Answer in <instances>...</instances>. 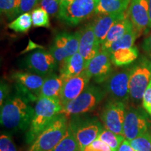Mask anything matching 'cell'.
<instances>
[{"instance_id": "cell-1", "label": "cell", "mask_w": 151, "mask_h": 151, "mask_svg": "<svg viewBox=\"0 0 151 151\" xmlns=\"http://www.w3.org/2000/svg\"><path fill=\"white\" fill-rule=\"evenodd\" d=\"M35 109L22 96L9 98L1 107V124L14 131H25L29 129Z\"/></svg>"}, {"instance_id": "cell-2", "label": "cell", "mask_w": 151, "mask_h": 151, "mask_svg": "<svg viewBox=\"0 0 151 151\" xmlns=\"http://www.w3.org/2000/svg\"><path fill=\"white\" fill-rule=\"evenodd\" d=\"M63 105L60 98L39 97L35 107V113L26 136L28 143H32L36 138L57 117L62 114Z\"/></svg>"}, {"instance_id": "cell-3", "label": "cell", "mask_w": 151, "mask_h": 151, "mask_svg": "<svg viewBox=\"0 0 151 151\" xmlns=\"http://www.w3.org/2000/svg\"><path fill=\"white\" fill-rule=\"evenodd\" d=\"M151 81V60L141 56L131 67L129 74V97L136 105L140 104L147 87Z\"/></svg>"}, {"instance_id": "cell-4", "label": "cell", "mask_w": 151, "mask_h": 151, "mask_svg": "<svg viewBox=\"0 0 151 151\" xmlns=\"http://www.w3.org/2000/svg\"><path fill=\"white\" fill-rule=\"evenodd\" d=\"M67 118L60 114L30 145L28 151H50L65 136L68 128Z\"/></svg>"}, {"instance_id": "cell-5", "label": "cell", "mask_w": 151, "mask_h": 151, "mask_svg": "<svg viewBox=\"0 0 151 151\" xmlns=\"http://www.w3.org/2000/svg\"><path fill=\"white\" fill-rule=\"evenodd\" d=\"M99 0H73L60 5L58 18L69 26H75L95 14Z\"/></svg>"}, {"instance_id": "cell-6", "label": "cell", "mask_w": 151, "mask_h": 151, "mask_svg": "<svg viewBox=\"0 0 151 151\" xmlns=\"http://www.w3.org/2000/svg\"><path fill=\"white\" fill-rule=\"evenodd\" d=\"M105 96V92L95 86H88L78 97L63 106L62 114L65 117L83 114L95 108Z\"/></svg>"}, {"instance_id": "cell-7", "label": "cell", "mask_w": 151, "mask_h": 151, "mask_svg": "<svg viewBox=\"0 0 151 151\" xmlns=\"http://www.w3.org/2000/svg\"><path fill=\"white\" fill-rule=\"evenodd\" d=\"M148 115L141 108H129L126 110L123 136L127 140L131 141L148 132L150 125Z\"/></svg>"}, {"instance_id": "cell-8", "label": "cell", "mask_w": 151, "mask_h": 151, "mask_svg": "<svg viewBox=\"0 0 151 151\" xmlns=\"http://www.w3.org/2000/svg\"><path fill=\"white\" fill-rule=\"evenodd\" d=\"M79 42V31L75 33L62 32L55 36L49 52L60 64L67 58L78 52Z\"/></svg>"}, {"instance_id": "cell-9", "label": "cell", "mask_w": 151, "mask_h": 151, "mask_svg": "<svg viewBox=\"0 0 151 151\" xmlns=\"http://www.w3.org/2000/svg\"><path fill=\"white\" fill-rule=\"evenodd\" d=\"M125 113V103L115 100L109 101L105 105L101 113V120L105 129L116 134L123 136Z\"/></svg>"}, {"instance_id": "cell-10", "label": "cell", "mask_w": 151, "mask_h": 151, "mask_svg": "<svg viewBox=\"0 0 151 151\" xmlns=\"http://www.w3.org/2000/svg\"><path fill=\"white\" fill-rule=\"evenodd\" d=\"M131 67L112 73L105 81L106 90L112 100L126 103L129 98V81Z\"/></svg>"}, {"instance_id": "cell-11", "label": "cell", "mask_w": 151, "mask_h": 151, "mask_svg": "<svg viewBox=\"0 0 151 151\" xmlns=\"http://www.w3.org/2000/svg\"><path fill=\"white\" fill-rule=\"evenodd\" d=\"M11 78L18 84L19 89L25 94L27 100L34 101L40 97L41 90L45 80L43 76L32 73L15 71L11 75Z\"/></svg>"}, {"instance_id": "cell-12", "label": "cell", "mask_w": 151, "mask_h": 151, "mask_svg": "<svg viewBox=\"0 0 151 151\" xmlns=\"http://www.w3.org/2000/svg\"><path fill=\"white\" fill-rule=\"evenodd\" d=\"M127 14L139 35L150 32L148 0H130Z\"/></svg>"}, {"instance_id": "cell-13", "label": "cell", "mask_w": 151, "mask_h": 151, "mask_svg": "<svg viewBox=\"0 0 151 151\" xmlns=\"http://www.w3.org/2000/svg\"><path fill=\"white\" fill-rule=\"evenodd\" d=\"M57 62L50 52L39 50L32 52L25 60L26 67L41 76H48L57 68Z\"/></svg>"}, {"instance_id": "cell-14", "label": "cell", "mask_w": 151, "mask_h": 151, "mask_svg": "<svg viewBox=\"0 0 151 151\" xmlns=\"http://www.w3.org/2000/svg\"><path fill=\"white\" fill-rule=\"evenodd\" d=\"M110 55L105 50L100 52L87 63L86 71L97 83L105 82L113 72Z\"/></svg>"}, {"instance_id": "cell-15", "label": "cell", "mask_w": 151, "mask_h": 151, "mask_svg": "<svg viewBox=\"0 0 151 151\" xmlns=\"http://www.w3.org/2000/svg\"><path fill=\"white\" fill-rule=\"evenodd\" d=\"M90 79L91 78L85 69L79 75L64 81L60 96V99L63 106L78 97L88 88Z\"/></svg>"}, {"instance_id": "cell-16", "label": "cell", "mask_w": 151, "mask_h": 151, "mask_svg": "<svg viewBox=\"0 0 151 151\" xmlns=\"http://www.w3.org/2000/svg\"><path fill=\"white\" fill-rule=\"evenodd\" d=\"M70 127L76 139L80 151H83L86 146L97 140L103 130L101 124L96 120H88L81 122L75 127L71 125Z\"/></svg>"}, {"instance_id": "cell-17", "label": "cell", "mask_w": 151, "mask_h": 151, "mask_svg": "<svg viewBox=\"0 0 151 151\" xmlns=\"http://www.w3.org/2000/svg\"><path fill=\"white\" fill-rule=\"evenodd\" d=\"M78 52L82 55L87 65L101 50V43L94 35L93 26L90 23L81 29Z\"/></svg>"}, {"instance_id": "cell-18", "label": "cell", "mask_w": 151, "mask_h": 151, "mask_svg": "<svg viewBox=\"0 0 151 151\" xmlns=\"http://www.w3.org/2000/svg\"><path fill=\"white\" fill-rule=\"evenodd\" d=\"M127 17V11L119 14L99 15L94 22H92L94 35L97 37V40L101 43H103L106 37L107 34L111 29V28L118 22Z\"/></svg>"}, {"instance_id": "cell-19", "label": "cell", "mask_w": 151, "mask_h": 151, "mask_svg": "<svg viewBox=\"0 0 151 151\" xmlns=\"http://www.w3.org/2000/svg\"><path fill=\"white\" fill-rule=\"evenodd\" d=\"M86 66L83 58L79 52H76L60 64V76L64 81L76 76L86 69Z\"/></svg>"}, {"instance_id": "cell-20", "label": "cell", "mask_w": 151, "mask_h": 151, "mask_svg": "<svg viewBox=\"0 0 151 151\" xmlns=\"http://www.w3.org/2000/svg\"><path fill=\"white\" fill-rule=\"evenodd\" d=\"M134 29L133 24L128 17L117 22L107 34L104 41L101 45V50L107 51L115 41Z\"/></svg>"}, {"instance_id": "cell-21", "label": "cell", "mask_w": 151, "mask_h": 151, "mask_svg": "<svg viewBox=\"0 0 151 151\" xmlns=\"http://www.w3.org/2000/svg\"><path fill=\"white\" fill-rule=\"evenodd\" d=\"M112 63L116 67H127L134 63L139 58V50L135 46L120 48L110 54Z\"/></svg>"}, {"instance_id": "cell-22", "label": "cell", "mask_w": 151, "mask_h": 151, "mask_svg": "<svg viewBox=\"0 0 151 151\" xmlns=\"http://www.w3.org/2000/svg\"><path fill=\"white\" fill-rule=\"evenodd\" d=\"M130 0H99L95 14L106 15L126 12Z\"/></svg>"}, {"instance_id": "cell-23", "label": "cell", "mask_w": 151, "mask_h": 151, "mask_svg": "<svg viewBox=\"0 0 151 151\" xmlns=\"http://www.w3.org/2000/svg\"><path fill=\"white\" fill-rule=\"evenodd\" d=\"M64 80L55 73L48 75L44 80L40 97L60 98Z\"/></svg>"}, {"instance_id": "cell-24", "label": "cell", "mask_w": 151, "mask_h": 151, "mask_svg": "<svg viewBox=\"0 0 151 151\" xmlns=\"http://www.w3.org/2000/svg\"><path fill=\"white\" fill-rule=\"evenodd\" d=\"M50 151H80L76 139L69 124L62 140Z\"/></svg>"}, {"instance_id": "cell-25", "label": "cell", "mask_w": 151, "mask_h": 151, "mask_svg": "<svg viewBox=\"0 0 151 151\" xmlns=\"http://www.w3.org/2000/svg\"><path fill=\"white\" fill-rule=\"evenodd\" d=\"M32 25V16L29 13H25L17 17L8 24L9 29L18 33H26Z\"/></svg>"}, {"instance_id": "cell-26", "label": "cell", "mask_w": 151, "mask_h": 151, "mask_svg": "<svg viewBox=\"0 0 151 151\" xmlns=\"http://www.w3.org/2000/svg\"><path fill=\"white\" fill-rule=\"evenodd\" d=\"M97 139L108 145L112 151H118L120 144L125 138L124 136L116 134L108 129H103Z\"/></svg>"}, {"instance_id": "cell-27", "label": "cell", "mask_w": 151, "mask_h": 151, "mask_svg": "<svg viewBox=\"0 0 151 151\" xmlns=\"http://www.w3.org/2000/svg\"><path fill=\"white\" fill-rule=\"evenodd\" d=\"M139 34H138L134 29H133L131 31H129V32L125 34L123 37H122L120 39H119L118 40L115 41L114 43L111 45L110 48H109V50H107V52L109 54L111 52H112L115 50H118L120 48H129V47H132L134 46V43L136 39Z\"/></svg>"}, {"instance_id": "cell-28", "label": "cell", "mask_w": 151, "mask_h": 151, "mask_svg": "<svg viewBox=\"0 0 151 151\" xmlns=\"http://www.w3.org/2000/svg\"><path fill=\"white\" fill-rule=\"evenodd\" d=\"M32 20L34 27H50L49 14L41 7L35 8L32 11Z\"/></svg>"}, {"instance_id": "cell-29", "label": "cell", "mask_w": 151, "mask_h": 151, "mask_svg": "<svg viewBox=\"0 0 151 151\" xmlns=\"http://www.w3.org/2000/svg\"><path fill=\"white\" fill-rule=\"evenodd\" d=\"M129 143L137 151H151V133L147 132L144 134L129 141Z\"/></svg>"}, {"instance_id": "cell-30", "label": "cell", "mask_w": 151, "mask_h": 151, "mask_svg": "<svg viewBox=\"0 0 151 151\" xmlns=\"http://www.w3.org/2000/svg\"><path fill=\"white\" fill-rule=\"evenodd\" d=\"M1 14H4L9 19L16 17L17 0H0Z\"/></svg>"}, {"instance_id": "cell-31", "label": "cell", "mask_w": 151, "mask_h": 151, "mask_svg": "<svg viewBox=\"0 0 151 151\" xmlns=\"http://www.w3.org/2000/svg\"><path fill=\"white\" fill-rule=\"evenodd\" d=\"M40 0H17L16 17L33 11Z\"/></svg>"}, {"instance_id": "cell-32", "label": "cell", "mask_w": 151, "mask_h": 151, "mask_svg": "<svg viewBox=\"0 0 151 151\" xmlns=\"http://www.w3.org/2000/svg\"><path fill=\"white\" fill-rule=\"evenodd\" d=\"M40 5L50 16H58L60 10V0H40Z\"/></svg>"}, {"instance_id": "cell-33", "label": "cell", "mask_w": 151, "mask_h": 151, "mask_svg": "<svg viewBox=\"0 0 151 151\" xmlns=\"http://www.w3.org/2000/svg\"><path fill=\"white\" fill-rule=\"evenodd\" d=\"M0 151H17L10 136L2 134L0 138Z\"/></svg>"}, {"instance_id": "cell-34", "label": "cell", "mask_w": 151, "mask_h": 151, "mask_svg": "<svg viewBox=\"0 0 151 151\" xmlns=\"http://www.w3.org/2000/svg\"><path fill=\"white\" fill-rule=\"evenodd\" d=\"M83 151H112L110 147L99 139L88 145Z\"/></svg>"}, {"instance_id": "cell-35", "label": "cell", "mask_w": 151, "mask_h": 151, "mask_svg": "<svg viewBox=\"0 0 151 151\" xmlns=\"http://www.w3.org/2000/svg\"><path fill=\"white\" fill-rule=\"evenodd\" d=\"M142 104L144 110L151 116V81L143 94Z\"/></svg>"}, {"instance_id": "cell-36", "label": "cell", "mask_w": 151, "mask_h": 151, "mask_svg": "<svg viewBox=\"0 0 151 151\" xmlns=\"http://www.w3.org/2000/svg\"><path fill=\"white\" fill-rule=\"evenodd\" d=\"M143 50L151 59V33L145 38L142 43Z\"/></svg>"}, {"instance_id": "cell-37", "label": "cell", "mask_w": 151, "mask_h": 151, "mask_svg": "<svg viewBox=\"0 0 151 151\" xmlns=\"http://www.w3.org/2000/svg\"><path fill=\"white\" fill-rule=\"evenodd\" d=\"M8 86L6 85L4 83H1V90H0V104H1V107L4 104L5 98L6 97L8 94Z\"/></svg>"}, {"instance_id": "cell-38", "label": "cell", "mask_w": 151, "mask_h": 151, "mask_svg": "<svg viewBox=\"0 0 151 151\" xmlns=\"http://www.w3.org/2000/svg\"><path fill=\"white\" fill-rule=\"evenodd\" d=\"M118 151H137L130 144L129 141L124 139L122 141L120 147H119Z\"/></svg>"}, {"instance_id": "cell-39", "label": "cell", "mask_w": 151, "mask_h": 151, "mask_svg": "<svg viewBox=\"0 0 151 151\" xmlns=\"http://www.w3.org/2000/svg\"><path fill=\"white\" fill-rule=\"evenodd\" d=\"M148 6H149V18H150L149 28H150V30H151V0H148Z\"/></svg>"}, {"instance_id": "cell-40", "label": "cell", "mask_w": 151, "mask_h": 151, "mask_svg": "<svg viewBox=\"0 0 151 151\" xmlns=\"http://www.w3.org/2000/svg\"><path fill=\"white\" fill-rule=\"evenodd\" d=\"M73 1V0H60V5L61 4H65L70 3L71 1Z\"/></svg>"}]
</instances>
